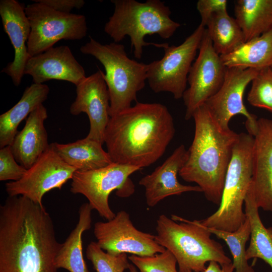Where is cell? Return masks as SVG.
I'll return each mask as SVG.
<instances>
[{"mask_svg": "<svg viewBox=\"0 0 272 272\" xmlns=\"http://www.w3.org/2000/svg\"><path fill=\"white\" fill-rule=\"evenodd\" d=\"M43 205L21 195L0 206V272H58L61 246Z\"/></svg>", "mask_w": 272, "mask_h": 272, "instance_id": "1", "label": "cell"}, {"mask_svg": "<svg viewBox=\"0 0 272 272\" xmlns=\"http://www.w3.org/2000/svg\"><path fill=\"white\" fill-rule=\"evenodd\" d=\"M175 132L166 106L137 102L110 117L104 144L113 163L142 169L162 156Z\"/></svg>", "mask_w": 272, "mask_h": 272, "instance_id": "2", "label": "cell"}, {"mask_svg": "<svg viewBox=\"0 0 272 272\" xmlns=\"http://www.w3.org/2000/svg\"><path fill=\"white\" fill-rule=\"evenodd\" d=\"M192 118L194 138L179 175L186 182L196 183L209 201L220 205L239 133L220 128L205 104L194 111Z\"/></svg>", "mask_w": 272, "mask_h": 272, "instance_id": "3", "label": "cell"}, {"mask_svg": "<svg viewBox=\"0 0 272 272\" xmlns=\"http://www.w3.org/2000/svg\"><path fill=\"white\" fill-rule=\"evenodd\" d=\"M113 14L106 23L104 30L113 40L119 43L126 36L137 59L142 58L143 48L149 45L165 48L168 43H156L145 41L147 35H158L167 39L173 36L180 24L170 18L171 12L164 2L147 0H111Z\"/></svg>", "mask_w": 272, "mask_h": 272, "instance_id": "4", "label": "cell"}, {"mask_svg": "<svg viewBox=\"0 0 272 272\" xmlns=\"http://www.w3.org/2000/svg\"><path fill=\"white\" fill-rule=\"evenodd\" d=\"M156 241L175 257L179 272H203L207 262L221 265L232 262L222 245L211 238L212 233L199 221L165 215L157 220Z\"/></svg>", "mask_w": 272, "mask_h": 272, "instance_id": "5", "label": "cell"}, {"mask_svg": "<svg viewBox=\"0 0 272 272\" xmlns=\"http://www.w3.org/2000/svg\"><path fill=\"white\" fill-rule=\"evenodd\" d=\"M80 51L98 60L105 71L104 79L110 96V116L131 107L138 93L145 86L148 64L130 58L123 45L103 44L90 37Z\"/></svg>", "mask_w": 272, "mask_h": 272, "instance_id": "6", "label": "cell"}, {"mask_svg": "<svg viewBox=\"0 0 272 272\" xmlns=\"http://www.w3.org/2000/svg\"><path fill=\"white\" fill-rule=\"evenodd\" d=\"M253 136L239 133L227 171L222 199L218 210L200 223L209 228L234 232L247 216L243 206L252 177Z\"/></svg>", "mask_w": 272, "mask_h": 272, "instance_id": "7", "label": "cell"}, {"mask_svg": "<svg viewBox=\"0 0 272 272\" xmlns=\"http://www.w3.org/2000/svg\"><path fill=\"white\" fill-rule=\"evenodd\" d=\"M205 29L199 24L181 44L168 45L162 58L148 64L147 81L154 92H169L175 99L182 98Z\"/></svg>", "mask_w": 272, "mask_h": 272, "instance_id": "8", "label": "cell"}, {"mask_svg": "<svg viewBox=\"0 0 272 272\" xmlns=\"http://www.w3.org/2000/svg\"><path fill=\"white\" fill-rule=\"evenodd\" d=\"M140 169L136 166L112 163L99 169L76 171L72 179L70 191L85 196L93 210L101 217L110 220L116 214L109 206V194L117 190L119 196H130L134 191V185L129 176Z\"/></svg>", "mask_w": 272, "mask_h": 272, "instance_id": "9", "label": "cell"}, {"mask_svg": "<svg viewBox=\"0 0 272 272\" xmlns=\"http://www.w3.org/2000/svg\"><path fill=\"white\" fill-rule=\"evenodd\" d=\"M25 11L31 28L27 43L30 56L45 51L60 40H81L87 35L83 15L61 13L38 2L25 6Z\"/></svg>", "mask_w": 272, "mask_h": 272, "instance_id": "10", "label": "cell"}, {"mask_svg": "<svg viewBox=\"0 0 272 272\" xmlns=\"http://www.w3.org/2000/svg\"><path fill=\"white\" fill-rule=\"evenodd\" d=\"M227 69L215 51L206 28L198 54L188 74L189 87L182 97L186 107L185 120L192 118L194 111L217 92L223 83Z\"/></svg>", "mask_w": 272, "mask_h": 272, "instance_id": "11", "label": "cell"}, {"mask_svg": "<svg viewBox=\"0 0 272 272\" xmlns=\"http://www.w3.org/2000/svg\"><path fill=\"white\" fill-rule=\"evenodd\" d=\"M76 171L61 158L50 144L20 179L6 184V191L9 196H23L42 205L44 195L52 189H60L72 179Z\"/></svg>", "mask_w": 272, "mask_h": 272, "instance_id": "12", "label": "cell"}, {"mask_svg": "<svg viewBox=\"0 0 272 272\" xmlns=\"http://www.w3.org/2000/svg\"><path fill=\"white\" fill-rule=\"evenodd\" d=\"M258 72L254 69H227L221 87L205 103L211 116L222 129H230L229 123L232 117L241 114L246 118L245 126L248 133L253 137L255 135L258 119L246 108L243 95Z\"/></svg>", "mask_w": 272, "mask_h": 272, "instance_id": "13", "label": "cell"}, {"mask_svg": "<svg viewBox=\"0 0 272 272\" xmlns=\"http://www.w3.org/2000/svg\"><path fill=\"white\" fill-rule=\"evenodd\" d=\"M94 234L99 246L111 254L128 253L150 256L166 250L156 241L155 235L137 229L124 211L118 212L107 222H96Z\"/></svg>", "mask_w": 272, "mask_h": 272, "instance_id": "14", "label": "cell"}, {"mask_svg": "<svg viewBox=\"0 0 272 272\" xmlns=\"http://www.w3.org/2000/svg\"><path fill=\"white\" fill-rule=\"evenodd\" d=\"M104 74L99 69L76 86L77 96L70 107L73 115L87 114L90 129L86 138L102 144L110 118V96Z\"/></svg>", "mask_w": 272, "mask_h": 272, "instance_id": "15", "label": "cell"}, {"mask_svg": "<svg viewBox=\"0 0 272 272\" xmlns=\"http://www.w3.org/2000/svg\"><path fill=\"white\" fill-rule=\"evenodd\" d=\"M253 138L250 186L258 208L272 212V119H258Z\"/></svg>", "mask_w": 272, "mask_h": 272, "instance_id": "16", "label": "cell"}, {"mask_svg": "<svg viewBox=\"0 0 272 272\" xmlns=\"http://www.w3.org/2000/svg\"><path fill=\"white\" fill-rule=\"evenodd\" d=\"M24 75L31 76L35 84L56 80L72 83L76 86L86 78L84 67L66 45L53 46L31 56L26 63Z\"/></svg>", "mask_w": 272, "mask_h": 272, "instance_id": "17", "label": "cell"}, {"mask_svg": "<svg viewBox=\"0 0 272 272\" xmlns=\"http://www.w3.org/2000/svg\"><path fill=\"white\" fill-rule=\"evenodd\" d=\"M23 4L16 0H1L0 16L5 32L8 35L14 50V58L3 68L2 73L10 76L13 84L21 83L26 63L31 57L27 43L30 25Z\"/></svg>", "mask_w": 272, "mask_h": 272, "instance_id": "18", "label": "cell"}, {"mask_svg": "<svg viewBox=\"0 0 272 272\" xmlns=\"http://www.w3.org/2000/svg\"><path fill=\"white\" fill-rule=\"evenodd\" d=\"M187 150L183 145L176 148L172 154L152 173L142 178L140 185L145 188L146 202L153 207L165 198L189 191L202 192L197 185H185L177 179V175L186 161Z\"/></svg>", "mask_w": 272, "mask_h": 272, "instance_id": "19", "label": "cell"}, {"mask_svg": "<svg viewBox=\"0 0 272 272\" xmlns=\"http://www.w3.org/2000/svg\"><path fill=\"white\" fill-rule=\"evenodd\" d=\"M47 116L43 104L38 106L28 116L23 128L18 132L10 146L16 161L27 169L50 147L44 125Z\"/></svg>", "mask_w": 272, "mask_h": 272, "instance_id": "20", "label": "cell"}, {"mask_svg": "<svg viewBox=\"0 0 272 272\" xmlns=\"http://www.w3.org/2000/svg\"><path fill=\"white\" fill-rule=\"evenodd\" d=\"M48 86L33 83L26 88L20 100L0 115V148L11 146L20 123L47 98Z\"/></svg>", "mask_w": 272, "mask_h": 272, "instance_id": "21", "label": "cell"}, {"mask_svg": "<svg viewBox=\"0 0 272 272\" xmlns=\"http://www.w3.org/2000/svg\"><path fill=\"white\" fill-rule=\"evenodd\" d=\"M61 158L77 171L101 168L112 163L102 144L86 138L68 144H51Z\"/></svg>", "mask_w": 272, "mask_h": 272, "instance_id": "22", "label": "cell"}, {"mask_svg": "<svg viewBox=\"0 0 272 272\" xmlns=\"http://www.w3.org/2000/svg\"><path fill=\"white\" fill-rule=\"evenodd\" d=\"M92 210L88 202L80 206L78 223L61 243L56 255L55 262L58 269L64 268L70 272H89L83 254L82 236L91 227Z\"/></svg>", "mask_w": 272, "mask_h": 272, "instance_id": "23", "label": "cell"}, {"mask_svg": "<svg viewBox=\"0 0 272 272\" xmlns=\"http://www.w3.org/2000/svg\"><path fill=\"white\" fill-rule=\"evenodd\" d=\"M227 68L260 71L272 62V30L246 41L231 52L220 55Z\"/></svg>", "mask_w": 272, "mask_h": 272, "instance_id": "24", "label": "cell"}, {"mask_svg": "<svg viewBox=\"0 0 272 272\" xmlns=\"http://www.w3.org/2000/svg\"><path fill=\"white\" fill-rule=\"evenodd\" d=\"M234 13L245 42L272 30V0H238Z\"/></svg>", "mask_w": 272, "mask_h": 272, "instance_id": "25", "label": "cell"}, {"mask_svg": "<svg viewBox=\"0 0 272 272\" xmlns=\"http://www.w3.org/2000/svg\"><path fill=\"white\" fill-rule=\"evenodd\" d=\"M244 204V212L251 227L250 243L246 250V259L260 258L272 268V227L266 228L263 224L250 186Z\"/></svg>", "mask_w": 272, "mask_h": 272, "instance_id": "26", "label": "cell"}, {"mask_svg": "<svg viewBox=\"0 0 272 272\" xmlns=\"http://www.w3.org/2000/svg\"><path fill=\"white\" fill-rule=\"evenodd\" d=\"M215 51L220 55L228 54L245 42L243 31L235 18L227 11L214 15L206 25Z\"/></svg>", "mask_w": 272, "mask_h": 272, "instance_id": "27", "label": "cell"}, {"mask_svg": "<svg viewBox=\"0 0 272 272\" xmlns=\"http://www.w3.org/2000/svg\"><path fill=\"white\" fill-rule=\"evenodd\" d=\"M206 227L212 234L226 242L232 256V264L235 272H255L246 257V243L251 234L250 224L247 217L243 224L234 232Z\"/></svg>", "mask_w": 272, "mask_h": 272, "instance_id": "28", "label": "cell"}, {"mask_svg": "<svg viewBox=\"0 0 272 272\" xmlns=\"http://www.w3.org/2000/svg\"><path fill=\"white\" fill-rule=\"evenodd\" d=\"M86 255L96 272H124L130 269L126 253L111 254L102 249L96 242L92 241L86 250Z\"/></svg>", "mask_w": 272, "mask_h": 272, "instance_id": "29", "label": "cell"}, {"mask_svg": "<svg viewBox=\"0 0 272 272\" xmlns=\"http://www.w3.org/2000/svg\"><path fill=\"white\" fill-rule=\"evenodd\" d=\"M247 99L252 106L272 112V67L259 71L251 81Z\"/></svg>", "mask_w": 272, "mask_h": 272, "instance_id": "30", "label": "cell"}, {"mask_svg": "<svg viewBox=\"0 0 272 272\" xmlns=\"http://www.w3.org/2000/svg\"><path fill=\"white\" fill-rule=\"evenodd\" d=\"M128 258L140 272H178L176 269L177 260L168 249L153 256L131 255Z\"/></svg>", "mask_w": 272, "mask_h": 272, "instance_id": "31", "label": "cell"}, {"mask_svg": "<svg viewBox=\"0 0 272 272\" xmlns=\"http://www.w3.org/2000/svg\"><path fill=\"white\" fill-rule=\"evenodd\" d=\"M27 170L16 161L10 146L0 149V181L19 180Z\"/></svg>", "mask_w": 272, "mask_h": 272, "instance_id": "32", "label": "cell"}, {"mask_svg": "<svg viewBox=\"0 0 272 272\" xmlns=\"http://www.w3.org/2000/svg\"><path fill=\"white\" fill-rule=\"evenodd\" d=\"M227 0H199L196 9L200 16V24L205 27L210 19L216 14L227 11Z\"/></svg>", "mask_w": 272, "mask_h": 272, "instance_id": "33", "label": "cell"}, {"mask_svg": "<svg viewBox=\"0 0 272 272\" xmlns=\"http://www.w3.org/2000/svg\"><path fill=\"white\" fill-rule=\"evenodd\" d=\"M63 13H71L73 9H80L85 5L84 0H33Z\"/></svg>", "mask_w": 272, "mask_h": 272, "instance_id": "34", "label": "cell"}, {"mask_svg": "<svg viewBox=\"0 0 272 272\" xmlns=\"http://www.w3.org/2000/svg\"><path fill=\"white\" fill-rule=\"evenodd\" d=\"M235 270L232 262L221 265L219 263L211 261L203 272H233ZM192 272V271H188Z\"/></svg>", "mask_w": 272, "mask_h": 272, "instance_id": "35", "label": "cell"}, {"mask_svg": "<svg viewBox=\"0 0 272 272\" xmlns=\"http://www.w3.org/2000/svg\"><path fill=\"white\" fill-rule=\"evenodd\" d=\"M130 272H137L134 267L131 265V267L129 269Z\"/></svg>", "mask_w": 272, "mask_h": 272, "instance_id": "36", "label": "cell"}, {"mask_svg": "<svg viewBox=\"0 0 272 272\" xmlns=\"http://www.w3.org/2000/svg\"><path fill=\"white\" fill-rule=\"evenodd\" d=\"M270 67H272V62L271 63Z\"/></svg>", "mask_w": 272, "mask_h": 272, "instance_id": "37", "label": "cell"}]
</instances>
